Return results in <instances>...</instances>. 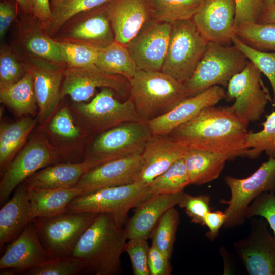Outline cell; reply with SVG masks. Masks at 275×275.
Masks as SVG:
<instances>
[{"mask_svg":"<svg viewBox=\"0 0 275 275\" xmlns=\"http://www.w3.org/2000/svg\"><path fill=\"white\" fill-rule=\"evenodd\" d=\"M230 189L228 200L221 203L227 205L223 227L230 229L244 223L245 210L251 202L261 194L275 191V158H269L250 176L237 178L227 176L224 179Z\"/></svg>","mask_w":275,"mask_h":275,"instance_id":"cell-9","label":"cell"},{"mask_svg":"<svg viewBox=\"0 0 275 275\" xmlns=\"http://www.w3.org/2000/svg\"><path fill=\"white\" fill-rule=\"evenodd\" d=\"M235 34L256 49L275 52V24L253 22L235 28Z\"/></svg>","mask_w":275,"mask_h":275,"instance_id":"cell-36","label":"cell"},{"mask_svg":"<svg viewBox=\"0 0 275 275\" xmlns=\"http://www.w3.org/2000/svg\"><path fill=\"white\" fill-rule=\"evenodd\" d=\"M249 236L235 241L234 249L250 275H275V236L262 217L251 218Z\"/></svg>","mask_w":275,"mask_h":275,"instance_id":"cell-13","label":"cell"},{"mask_svg":"<svg viewBox=\"0 0 275 275\" xmlns=\"http://www.w3.org/2000/svg\"><path fill=\"white\" fill-rule=\"evenodd\" d=\"M235 28L240 25L257 22L264 6L263 0H235Z\"/></svg>","mask_w":275,"mask_h":275,"instance_id":"cell-47","label":"cell"},{"mask_svg":"<svg viewBox=\"0 0 275 275\" xmlns=\"http://www.w3.org/2000/svg\"><path fill=\"white\" fill-rule=\"evenodd\" d=\"M205 0H147L152 18L173 23L191 19Z\"/></svg>","mask_w":275,"mask_h":275,"instance_id":"cell-33","label":"cell"},{"mask_svg":"<svg viewBox=\"0 0 275 275\" xmlns=\"http://www.w3.org/2000/svg\"><path fill=\"white\" fill-rule=\"evenodd\" d=\"M50 259L31 222L17 238L7 245L0 259V269L9 268L16 273H23Z\"/></svg>","mask_w":275,"mask_h":275,"instance_id":"cell-22","label":"cell"},{"mask_svg":"<svg viewBox=\"0 0 275 275\" xmlns=\"http://www.w3.org/2000/svg\"><path fill=\"white\" fill-rule=\"evenodd\" d=\"M263 129L256 132L248 133L246 139L245 157L258 158L265 152L269 158H275V111L266 116Z\"/></svg>","mask_w":275,"mask_h":275,"instance_id":"cell-35","label":"cell"},{"mask_svg":"<svg viewBox=\"0 0 275 275\" xmlns=\"http://www.w3.org/2000/svg\"><path fill=\"white\" fill-rule=\"evenodd\" d=\"M98 214L63 212L34 218L40 240L51 259L72 255L82 234Z\"/></svg>","mask_w":275,"mask_h":275,"instance_id":"cell-7","label":"cell"},{"mask_svg":"<svg viewBox=\"0 0 275 275\" xmlns=\"http://www.w3.org/2000/svg\"><path fill=\"white\" fill-rule=\"evenodd\" d=\"M37 119L24 117L0 128V168L3 175L35 127Z\"/></svg>","mask_w":275,"mask_h":275,"instance_id":"cell-30","label":"cell"},{"mask_svg":"<svg viewBox=\"0 0 275 275\" xmlns=\"http://www.w3.org/2000/svg\"><path fill=\"white\" fill-rule=\"evenodd\" d=\"M33 16L46 31L52 18L51 6L49 0H33Z\"/></svg>","mask_w":275,"mask_h":275,"instance_id":"cell-50","label":"cell"},{"mask_svg":"<svg viewBox=\"0 0 275 275\" xmlns=\"http://www.w3.org/2000/svg\"><path fill=\"white\" fill-rule=\"evenodd\" d=\"M111 0H64L52 9V18L46 32L53 37L59 29L74 16L101 7Z\"/></svg>","mask_w":275,"mask_h":275,"instance_id":"cell-38","label":"cell"},{"mask_svg":"<svg viewBox=\"0 0 275 275\" xmlns=\"http://www.w3.org/2000/svg\"><path fill=\"white\" fill-rule=\"evenodd\" d=\"M113 91L103 88L89 103H76L73 108L89 131L102 133L120 124L142 121L131 97L120 102Z\"/></svg>","mask_w":275,"mask_h":275,"instance_id":"cell-10","label":"cell"},{"mask_svg":"<svg viewBox=\"0 0 275 275\" xmlns=\"http://www.w3.org/2000/svg\"><path fill=\"white\" fill-rule=\"evenodd\" d=\"M264 9H267L275 4V0H263Z\"/></svg>","mask_w":275,"mask_h":275,"instance_id":"cell-54","label":"cell"},{"mask_svg":"<svg viewBox=\"0 0 275 275\" xmlns=\"http://www.w3.org/2000/svg\"><path fill=\"white\" fill-rule=\"evenodd\" d=\"M257 22L275 24V4L263 10Z\"/></svg>","mask_w":275,"mask_h":275,"instance_id":"cell-52","label":"cell"},{"mask_svg":"<svg viewBox=\"0 0 275 275\" xmlns=\"http://www.w3.org/2000/svg\"><path fill=\"white\" fill-rule=\"evenodd\" d=\"M16 11L10 3L5 1L0 3V37L2 38L15 20Z\"/></svg>","mask_w":275,"mask_h":275,"instance_id":"cell-51","label":"cell"},{"mask_svg":"<svg viewBox=\"0 0 275 275\" xmlns=\"http://www.w3.org/2000/svg\"><path fill=\"white\" fill-rule=\"evenodd\" d=\"M189 150L169 135H152L141 153L143 167L136 182L149 186L155 178L183 158Z\"/></svg>","mask_w":275,"mask_h":275,"instance_id":"cell-23","label":"cell"},{"mask_svg":"<svg viewBox=\"0 0 275 275\" xmlns=\"http://www.w3.org/2000/svg\"><path fill=\"white\" fill-rule=\"evenodd\" d=\"M97 88H107L120 94L129 89V80L106 72L95 64L79 68L65 67L61 89V99L69 96L76 102L89 99Z\"/></svg>","mask_w":275,"mask_h":275,"instance_id":"cell-15","label":"cell"},{"mask_svg":"<svg viewBox=\"0 0 275 275\" xmlns=\"http://www.w3.org/2000/svg\"><path fill=\"white\" fill-rule=\"evenodd\" d=\"M22 10L26 14H33V0H15Z\"/></svg>","mask_w":275,"mask_h":275,"instance_id":"cell-53","label":"cell"},{"mask_svg":"<svg viewBox=\"0 0 275 275\" xmlns=\"http://www.w3.org/2000/svg\"><path fill=\"white\" fill-rule=\"evenodd\" d=\"M129 82L130 97L141 120L146 122L190 97L183 82L161 71L138 70Z\"/></svg>","mask_w":275,"mask_h":275,"instance_id":"cell-3","label":"cell"},{"mask_svg":"<svg viewBox=\"0 0 275 275\" xmlns=\"http://www.w3.org/2000/svg\"><path fill=\"white\" fill-rule=\"evenodd\" d=\"M0 101L19 115H33L36 113L38 105L33 73L30 68L26 75L19 81L0 89Z\"/></svg>","mask_w":275,"mask_h":275,"instance_id":"cell-31","label":"cell"},{"mask_svg":"<svg viewBox=\"0 0 275 275\" xmlns=\"http://www.w3.org/2000/svg\"><path fill=\"white\" fill-rule=\"evenodd\" d=\"M29 67L24 59H21L14 49L3 46L0 51V89L7 88L21 80Z\"/></svg>","mask_w":275,"mask_h":275,"instance_id":"cell-39","label":"cell"},{"mask_svg":"<svg viewBox=\"0 0 275 275\" xmlns=\"http://www.w3.org/2000/svg\"><path fill=\"white\" fill-rule=\"evenodd\" d=\"M232 43L268 79L273 91L272 103L275 107V52L263 51L253 48L236 36L233 37Z\"/></svg>","mask_w":275,"mask_h":275,"instance_id":"cell-41","label":"cell"},{"mask_svg":"<svg viewBox=\"0 0 275 275\" xmlns=\"http://www.w3.org/2000/svg\"><path fill=\"white\" fill-rule=\"evenodd\" d=\"M64 0H51V10Z\"/></svg>","mask_w":275,"mask_h":275,"instance_id":"cell-55","label":"cell"},{"mask_svg":"<svg viewBox=\"0 0 275 275\" xmlns=\"http://www.w3.org/2000/svg\"><path fill=\"white\" fill-rule=\"evenodd\" d=\"M152 135L143 121L122 123L99 133L91 144L85 159L99 165L109 161L141 154Z\"/></svg>","mask_w":275,"mask_h":275,"instance_id":"cell-8","label":"cell"},{"mask_svg":"<svg viewBox=\"0 0 275 275\" xmlns=\"http://www.w3.org/2000/svg\"><path fill=\"white\" fill-rule=\"evenodd\" d=\"M124 248L130 259L134 275H150L148 265L150 247L147 239H130Z\"/></svg>","mask_w":275,"mask_h":275,"instance_id":"cell-44","label":"cell"},{"mask_svg":"<svg viewBox=\"0 0 275 275\" xmlns=\"http://www.w3.org/2000/svg\"><path fill=\"white\" fill-rule=\"evenodd\" d=\"M97 166L89 159L80 162L54 164L37 171L23 182L28 188H69L73 187L87 171Z\"/></svg>","mask_w":275,"mask_h":275,"instance_id":"cell-26","label":"cell"},{"mask_svg":"<svg viewBox=\"0 0 275 275\" xmlns=\"http://www.w3.org/2000/svg\"><path fill=\"white\" fill-rule=\"evenodd\" d=\"M24 60L33 73L38 119L43 122L50 118L61 99V89L66 66L31 56H27Z\"/></svg>","mask_w":275,"mask_h":275,"instance_id":"cell-17","label":"cell"},{"mask_svg":"<svg viewBox=\"0 0 275 275\" xmlns=\"http://www.w3.org/2000/svg\"><path fill=\"white\" fill-rule=\"evenodd\" d=\"M127 239L125 229L111 214L99 213L81 235L72 255L86 261V272L117 275L122 270L120 258Z\"/></svg>","mask_w":275,"mask_h":275,"instance_id":"cell-2","label":"cell"},{"mask_svg":"<svg viewBox=\"0 0 275 275\" xmlns=\"http://www.w3.org/2000/svg\"><path fill=\"white\" fill-rule=\"evenodd\" d=\"M191 182L183 158L179 159L150 183L152 195L174 194L183 191Z\"/></svg>","mask_w":275,"mask_h":275,"instance_id":"cell-34","label":"cell"},{"mask_svg":"<svg viewBox=\"0 0 275 275\" xmlns=\"http://www.w3.org/2000/svg\"><path fill=\"white\" fill-rule=\"evenodd\" d=\"M225 97L226 91L223 88L214 86L188 97L167 113L147 123L152 135H169L203 108L215 105Z\"/></svg>","mask_w":275,"mask_h":275,"instance_id":"cell-20","label":"cell"},{"mask_svg":"<svg viewBox=\"0 0 275 275\" xmlns=\"http://www.w3.org/2000/svg\"><path fill=\"white\" fill-rule=\"evenodd\" d=\"M183 193L152 195L137 207L124 228L127 238L148 240L165 212L179 204Z\"/></svg>","mask_w":275,"mask_h":275,"instance_id":"cell-24","label":"cell"},{"mask_svg":"<svg viewBox=\"0 0 275 275\" xmlns=\"http://www.w3.org/2000/svg\"><path fill=\"white\" fill-rule=\"evenodd\" d=\"M249 124L230 106H210L169 135L189 149L224 154L231 160L245 157Z\"/></svg>","mask_w":275,"mask_h":275,"instance_id":"cell-1","label":"cell"},{"mask_svg":"<svg viewBox=\"0 0 275 275\" xmlns=\"http://www.w3.org/2000/svg\"><path fill=\"white\" fill-rule=\"evenodd\" d=\"M55 36L53 39L57 41L80 44L97 49L115 41L104 5L74 16L59 29Z\"/></svg>","mask_w":275,"mask_h":275,"instance_id":"cell-14","label":"cell"},{"mask_svg":"<svg viewBox=\"0 0 275 275\" xmlns=\"http://www.w3.org/2000/svg\"><path fill=\"white\" fill-rule=\"evenodd\" d=\"M87 264L85 260L73 255L50 259L45 263L29 269L26 275H76L83 272Z\"/></svg>","mask_w":275,"mask_h":275,"instance_id":"cell-40","label":"cell"},{"mask_svg":"<svg viewBox=\"0 0 275 275\" xmlns=\"http://www.w3.org/2000/svg\"><path fill=\"white\" fill-rule=\"evenodd\" d=\"M244 216L246 219L255 216L263 217L275 236V191L263 193L255 198L247 207Z\"/></svg>","mask_w":275,"mask_h":275,"instance_id":"cell-43","label":"cell"},{"mask_svg":"<svg viewBox=\"0 0 275 275\" xmlns=\"http://www.w3.org/2000/svg\"><path fill=\"white\" fill-rule=\"evenodd\" d=\"M260 70L251 61L229 81L226 97L234 99L231 109L248 123L258 121L272 97L264 85Z\"/></svg>","mask_w":275,"mask_h":275,"instance_id":"cell-11","label":"cell"},{"mask_svg":"<svg viewBox=\"0 0 275 275\" xmlns=\"http://www.w3.org/2000/svg\"><path fill=\"white\" fill-rule=\"evenodd\" d=\"M104 8L115 41L126 46L143 25L153 19L147 0H111Z\"/></svg>","mask_w":275,"mask_h":275,"instance_id":"cell-21","label":"cell"},{"mask_svg":"<svg viewBox=\"0 0 275 275\" xmlns=\"http://www.w3.org/2000/svg\"><path fill=\"white\" fill-rule=\"evenodd\" d=\"M143 167L141 154L109 161L90 169L74 187L81 189L82 195H86L104 188L132 184L136 182Z\"/></svg>","mask_w":275,"mask_h":275,"instance_id":"cell-18","label":"cell"},{"mask_svg":"<svg viewBox=\"0 0 275 275\" xmlns=\"http://www.w3.org/2000/svg\"><path fill=\"white\" fill-rule=\"evenodd\" d=\"M235 0H205L191 20L208 41L228 45L235 34Z\"/></svg>","mask_w":275,"mask_h":275,"instance_id":"cell-19","label":"cell"},{"mask_svg":"<svg viewBox=\"0 0 275 275\" xmlns=\"http://www.w3.org/2000/svg\"><path fill=\"white\" fill-rule=\"evenodd\" d=\"M226 219L224 212L222 211H209L204 218L203 226H206L209 231L205 236L210 241L215 240L219 235V230Z\"/></svg>","mask_w":275,"mask_h":275,"instance_id":"cell-49","label":"cell"},{"mask_svg":"<svg viewBox=\"0 0 275 275\" xmlns=\"http://www.w3.org/2000/svg\"><path fill=\"white\" fill-rule=\"evenodd\" d=\"M95 65L106 72L121 75L128 80L138 71L136 63L127 46L116 41L98 49Z\"/></svg>","mask_w":275,"mask_h":275,"instance_id":"cell-32","label":"cell"},{"mask_svg":"<svg viewBox=\"0 0 275 275\" xmlns=\"http://www.w3.org/2000/svg\"><path fill=\"white\" fill-rule=\"evenodd\" d=\"M172 23L152 19L126 46L138 70L161 71L166 58Z\"/></svg>","mask_w":275,"mask_h":275,"instance_id":"cell-16","label":"cell"},{"mask_svg":"<svg viewBox=\"0 0 275 275\" xmlns=\"http://www.w3.org/2000/svg\"><path fill=\"white\" fill-rule=\"evenodd\" d=\"M56 41L66 67L79 68L96 64L98 49L80 44Z\"/></svg>","mask_w":275,"mask_h":275,"instance_id":"cell-42","label":"cell"},{"mask_svg":"<svg viewBox=\"0 0 275 275\" xmlns=\"http://www.w3.org/2000/svg\"><path fill=\"white\" fill-rule=\"evenodd\" d=\"M191 184L200 185L216 180L229 157L224 154L190 149L183 157Z\"/></svg>","mask_w":275,"mask_h":275,"instance_id":"cell-29","label":"cell"},{"mask_svg":"<svg viewBox=\"0 0 275 275\" xmlns=\"http://www.w3.org/2000/svg\"><path fill=\"white\" fill-rule=\"evenodd\" d=\"M20 38L28 56L65 66L56 40L33 16L21 23Z\"/></svg>","mask_w":275,"mask_h":275,"instance_id":"cell-27","label":"cell"},{"mask_svg":"<svg viewBox=\"0 0 275 275\" xmlns=\"http://www.w3.org/2000/svg\"><path fill=\"white\" fill-rule=\"evenodd\" d=\"M168 258L152 245L149 250L148 265L150 275H170L172 267Z\"/></svg>","mask_w":275,"mask_h":275,"instance_id":"cell-48","label":"cell"},{"mask_svg":"<svg viewBox=\"0 0 275 275\" xmlns=\"http://www.w3.org/2000/svg\"><path fill=\"white\" fill-rule=\"evenodd\" d=\"M28 193L33 220L64 212L68 204L82 195L83 191L75 187L64 189L28 188Z\"/></svg>","mask_w":275,"mask_h":275,"instance_id":"cell-28","label":"cell"},{"mask_svg":"<svg viewBox=\"0 0 275 275\" xmlns=\"http://www.w3.org/2000/svg\"><path fill=\"white\" fill-rule=\"evenodd\" d=\"M49 128L53 134L64 140H76L81 136L80 130L75 125L70 111L66 107L56 114Z\"/></svg>","mask_w":275,"mask_h":275,"instance_id":"cell-46","label":"cell"},{"mask_svg":"<svg viewBox=\"0 0 275 275\" xmlns=\"http://www.w3.org/2000/svg\"><path fill=\"white\" fill-rule=\"evenodd\" d=\"M210 202L209 195L194 196L184 192L178 205L185 209L192 223L203 226L204 217L211 210Z\"/></svg>","mask_w":275,"mask_h":275,"instance_id":"cell-45","label":"cell"},{"mask_svg":"<svg viewBox=\"0 0 275 275\" xmlns=\"http://www.w3.org/2000/svg\"><path fill=\"white\" fill-rule=\"evenodd\" d=\"M33 221L28 187L23 182L0 210V249L17 238Z\"/></svg>","mask_w":275,"mask_h":275,"instance_id":"cell-25","label":"cell"},{"mask_svg":"<svg viewBox=\"0 0 275 275\" xmlns=\"http://www.w3.org/2000/svg\"><path fill=\"white\" fill-rule=\"evenodd\" d=\"M208 43L191 19L172 23L161 71L181 82L186 81L203 56Z\"/></svg>","mask_w":275,"mask_h":275,"instance_id":"cell-6","label":"cell"},{"mask_svg":"<svg viewBox=\"0 0 275 275\" xmlns=\"http://www.w3.org/2000/svg\"><path fill=\"white\" fill-rule=\"evenodd\" d=\"M59 153L45 138H32L13 158L0 182V205L9 200L12 191L40 169L58 163Z\"/></svg>","mask_w":275,"mask_h":275,"instance_id":"cell-12","label":"cell"},{"mask_svg":"<svg viewBox=\"0 0 275 275\" xmlns=\"http://www.w3.org/2000/svg\"><path fill=\"white\" fill-rule=\"evenodd\" d=\"M249 60L237 47L208 42L203 56L190 78L183 84L190 96L214 86L227 87Z\"/></svg>","mask_w":275,"mask_h":275,"instance_id":"cell-4","label":"cell"},{"mask_svg":"<svg viewBox=\"0 0 275 275\" xmlns=\"http://www.w3.org/2000/svg\"><path fill=\"white\" fill-rule=\"evenodd\" d=\"M152 196L149 186L135 182L80 195L68 204L64 212L108 213L118 225L123 226L130 210Z\"/></svg>","mask_w":275,"mask_h":275,"instance_id":"cell-5","label":"cell"},{"mask_svg":"<svg viewBox=\"0 0 275 275\" xmlns=\"http://www.w3.org/2000/svg\"><path fill=\"white\" fill-rule=\"evenodd\" d=\"M179 223L177 210L174 207L171 208L160 218L149 237L152 245L169 258L172 256Z\"/></svg>","mask_w":275,"mask_h":275,"instance_id":"cell-37","label":"cell"}]
</instances>
